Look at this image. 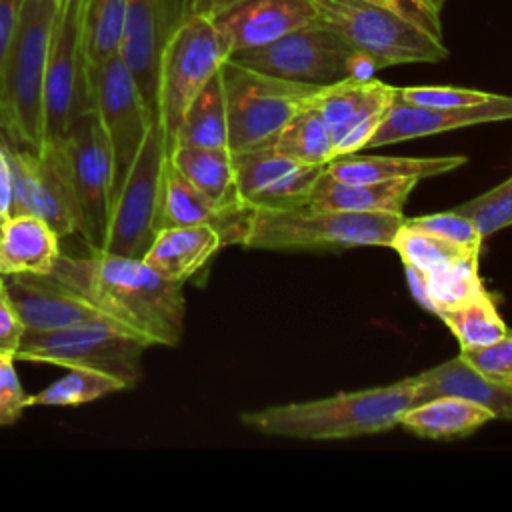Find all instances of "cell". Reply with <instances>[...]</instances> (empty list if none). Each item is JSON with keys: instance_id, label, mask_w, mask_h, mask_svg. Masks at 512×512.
I'll use <instances>...</instances> for the list:
<instances>
[{"instance_id": "obj_1", "label": "cell", "mask_w": 512, "mask_h": 512, "mask_svg": "<svg viewBox=\"0 0 512 512\" xmlns=\"http://www.w3.org/2000/svg\"><path fill=\"white\" fill-rule=\"evenodd\" d=\"M46 276L86 298L150 346H178L182 340L184 284L160 276L142 258L106 250H90L86 256L60 254Z\"/></svg>"}, {"instance_id": "obj_2", "label": "cell", "mask_w": 512, "mask_h": 512, "mask_svg": "<svg viewBox=\"0 0 512 512\" xmlns=\"http://www.w3.org/2000/svg\"><path fill=\"white\" fill-rule=\"evenodd\" d=\"M420 402L416 376L400 382L342 392L328 398L266 406L244 412L242 424L268 436L298 440H342L384 432L400 424L402 414Z\"/></svg>"}, {"instance_id": "obj_3", "label": "cell", "mask_w": 512, "mask_h": 512, "mask_svg": "<svg viewBox=\"0 0 512 512\" xmlns=\"http://www.w3.org/2000/svg\"><path fill=\"white\" fill-rule=\"evenodd\" d=\"M404 216L312 208L248 210L240 244L252 250L318 252L354 246H390Z\"/></svg>"}, {"instance_id": "obj_4", "label": "cell", "mask_w": 512, "mask_h": 512, "mask_svg": "<svg viewBox=\"0 0 512 512\" xmlns=\"http://www.w3.org/2000/svg\"><path fill=\"white\" fill-rule=\"evenodd\" d=\"M58 0H24L0 72V130L18 146L44 148V78Z\"/></svg>"}, {"instance_id": "obj_5", "label": "cell", "mask_w": 512, "mask_h": 512, "mask_svg": "<svg viewBox=\"0 0 512 512\" xmlns=\"http://www.w3.org/2000/svg\"><path fill=\"white\" fill-rule=\"evenodd\" d=\"M228 60L282 80L330 86L346 78H370L378 66L318 18L264 46L240 50Z\"/></svg>"}, {"instance_id": "obj_6", "label": "cell", "mask_w": 512, "mask_h": 512, "mask_svg": "<svg viewBox=\"0 0 512 512\" xmlns=\"http://www.w3.org/2000/svg\"><path fill=\"white\" fill-rule=\"evenodd\" d=\"M226 60V44L208 12L192 14L166 40L158 66L156 122L168 156L186 108Z\"/></svg>"}, {"instance_id": "obj_7", "label": "cell", "mask_w": 512, "mask_h": 512, "mask_svg": "<svg viewBox=\"0 0 512 512\" xmlns=\"http://www.w3.org/2000/svg\"><path fill=\"white\" fill-rule=\"evenodd\" d=\"M150 344L108 318H96L52 332L24 334L14 358L64 368H88L134 388L142 378V356Z\"/></svg>"}, {"instance_id": "obj_8", "label": "cell", "mask_w": 512, "mask_h": 512, "mask_svg": "<svg viewBox=\"0 0 512 512\" xmlns=\"http://www.w3.org/2000/svg\"><path fill=\"white\" fill-rule=\"evenodd\" d=\"M318 20L368 56L378 70L396 64L440 62L448 56L442 40L406 18L364 0H310Z\"/></svg>"}, {"instance_id": "obj_9", "label": "cell", "mask_w": 512, "mask_h": 512, "mask_svg": "<svg viewBox=\"0 0 512 512\" xmlns=\"http://www.w3.org/2000/svg\"><path fill=\"white\" fill-rule=\"evenodd\" d=\"M220 72L232 152L268 144L322 88L262 74L232 60H226Z\"/></svg>"}, {"instance_id": "obj_10", "label": "cell", "mask_w": 512, "mask_h": 512, "mask_svg": "<svg viewBox=\"0 0 512 512\" xmlns=\"http://www.w3.org/2000/svg\"><path fill=\"white\" fill-rule=\"evenodd\" d=\"M12 176V214L46 220L60 238L78 234V206L70 178L66 138L46 140L42 152L14 144L2 130Z\"/></svg>"}, {"instance_id": "obj_11", "label": "cell", "mask_w": 512, "mask_h": 512, "mask_svg": "<svg viewBox=\"0 0 512 512\" xmlns=\"http://www.w3.org/2000/svg\"><path fill=\"white\" fill-rule=\"evenodd\" d=\"M92 106L84 50V0H58L44 78V144L62 138Z\"/></svg>"}, {"instance_id": "obj_12", "label": "cell", "mask_w": 512, "mask_h": 512, "mask_svg": "<svg viewBox=\"0 0 512 512\" xmlns=\"http://www.w3.org/2000/svg\"><path fill=\"white\" fill-rule=\"evenodd\" d=\"M166 160L164 138L158 122H154L114 196L102 250L130 258L146 254L158 232Z\"/></svg>"}, {"instance_id": "obj_13", "label": "cell", "mask_w": 512, "mask_h": 512, "mask_svg": "<svg viewBox=\"0 0 512 512\" xmlns=\"http://www.w3.org/2000/svg\"><path fill=\"white\" fill-rule=\"evenodd\" d=\"M78 206V234L88 250H102L114 204L112 154L94 110L78 116L64 134Z\"/></svg>"}, {"instance_id": "obj_14", "label": "cell", "mask_w": 512, "mask_h": 512, "mask_svg": "<svg viewBox=\"0 0 512 512\" xmlns=\"http://www.w3.org/2000/svg\"><path fill=\"white\" fill-rule=\"evenodd\" d=\"M92 106L112 154V192L116 196L150 126L156 122L128 66L114 54L92 76Z\"/></svg>"}, {"instance_id": "obj_15", "label": "cell", "mask_w": 512, "mask_h": 512, "mask_svg": "<svg viewBox=\"0 0 512 512\" xmlns=\"http://www.w3.org/2000/svg\"><path fill=\"white\" fill-rule=\"evenodd\" d=\"M202 4L204 0H128L118 54L154 118L162 48L186 18L202 12Z\"/></svg>"}, {"instance_id": "obj_16", "label": "cell", "mask_w": 512, "mask_h": 512, "mask_svg": "<svg viewBox=\"0 0 512 512\" xmlns=\"http://www.w3.org/2000/svg\"><path fill=\"white\" fill-rule=\"evenodd\" d=\"M398 88L376 78H346L322 86L314 94V104L330 132L334 154H356L368 146L370 138L386 118L396 100Z\"/></svg>"}, {"instance_id": "obj_17", "label": "cell", "mask_w": 512, "mask_h": 512, "mask_svg": "<svg viewBox=\"0 0 512 512\" xmlns=\"http://www.w3.org/2000/svg\"><path fill=\"white\" fill-rule=\"evenodd\" d=\"M232 162L238 198L246 210H286L308 204L310 190L326 168L292 160L270 144L232 152Z\"/></svg>"}, {"instance_id": "obj_18", "label": "cell", "mask_w": 512, "mask_h": 512, "mask_svg": "<svg viewBox=\"0 0 512 512\" xmlns=\"http://www.w3.org/2000/svg\"><path fill=\"white\" fill-rule=\"evenodd\" d=\"M210 16L228 56L274 42L318 18L310 0H232Z\"/></svg>"}, {"instance_id": "obj_19", "label": "cell", "mask_w": 512, "mask_h": 512, "mask_svg": "<svg viewBox=\"0 0 512 512\" xmlns=\"http://www.w3.org/2000/svg\"><path fill=\"white\" fill-rule=\"evenodd\" d=\"M512 120V96L494 94L490 100L464 108H428L402 100L396 94L392 108L370 138L366 148L396 144L410 138L448 132L454 128Z\"/></svg>"}, {"instance_id": "obj_20", "label": "cell", "mask_w": 512, "mask_h": 512, "mask_svg": "<svg viewBox=\"0 0 512 512\" xmlns=\"http://www.w3.org/2000/svg\"><path fill=\"white\" fill-rule=\"evenodd\" d=\"M4 280L24 324V334L52 332L88 320L106 318L86 298L60 286L48 276H4Z\"/></svg>"}, {"instance_id": "obj_21", "label": "cell", "mask_w": 512, "mask_h": 512, "mask_svg": "<svg viewBox=\"0 0 512 512\" xmlns=\"http://www.w3.org/2000/svg\"><path fill=\"white\" fill-rule=\"evenodd\" d=\"M248 210L224 214L220 212L202 192H198L170 162L166 160L160 210H158V230L164 226H212L218 230L224 246L240 244L244 222Z\"/></svg>"}, {"instance_id": "obj_22", "label": "cell", "mask_w": 512, "mask_h": 512, "mask_svg": "<svg viewBox=\"0 0 512 512\" xmlns=\"http://www.w3.org/2000/svg\"><path fill=\"white\" fill-rule=\"evenodd\" d=\"M60 236L42 218L10 214L0 226V276H46L60 258Z\"/></svg>"}, {"instance_id": "obj_23", "label": "cell", "mask_w": 512, "mask_h": 512, "mask_svg": "<svg viewBox=\"0 0 512 512\" xmlns=\"http://www.w3.org/2000/svg\"><path fill=\"white\" fill-rule=\"evenodd\" d=\"M224 246L212 226H164L156 232L142 260L160 276L186 282Z\"/></svg>"}, {"instance_id": "obj_24", "label": "cell", "mask_w": 512, "mask_h": 512, "mask_svg": "<svg viewBox=\"0 0 512 512\" xmlns=\"http://www.w3.org/2000/svg\"><path fill=\"white\" fill-rule=\"evenodd\" d=\"M416 178H394L378 182H344L326 168L316 178L308 204L312 208L346 212H394L402 208L416 186Z\"/></svg>"}, {"instance_id": "obj_25", "label": "cell", "mask_w": 512, "mask_h": 512, "mask_svg": "<svg viewBox=\"0 0 512 512\" xmlns=\"http://www.w3.org/2000/svg\"><path fill=\"white\" fill-rule=\"evenodd\" d=\"M416 380L420 386V402L436 396H458L484 406L494 418L512 420V388L488 380L460 354L416 374Z\"/></svg>"}, {"instance_id": "obj_26", "label": "cell", "mask_w": 512, "mask_h": 512, "mask_svg": "<svg viewBox=\"0 0 512 512\" xmlns=\"http://www.w3.org/2000/svg\"><path fill=\"white\" fill-rule=\"evenodd\" d=\"M168 158L220 212L234 214L246 210L238 198L230 148L176 146Z\"/></svg>"}, {"instance_id": "obj_27", "label": "cell", "mask_w": 512, "mask_h": 512, "mask_svg": "<svg viewBox=\"0 0 512 512\" xmlns=\"http://www.w3.org/2000/svg\"><path fill=\"white\" fill-rule=\"evenodd\" d=\"M490 420H494L492 412L476 402L458 396H436L408 408L400 424L420 438L456 440L474 434Z\"/></svg>"}, {"instance_id": "obj_28", "label": "cell", "mask_w": 512, "mask_h": 512, "mask_svg": "<svg viewBox=\"0 0 512 512\" xmlns=\"http://www.w3.org/2000/svg\"><path fill=\"white\" fill-rule=\"evenodd\" d=\"M466 162V156H356L344 154L326 164V170L344 182H378L394 178H432Z\"/></svg>"}, {"instance_id": "obj_29", "label": "cell", "mask_w": 512, "mask_h": 512, "mask_svg": "<svg viewBox=\"0 0 512 512\" xmlns=\"http://www.w3.org/2000/svg\"><path fill=\"white\" fill-rule=\"evenodd\" d=\"M176 146L228 148V120L222 72L218 70L186 108L176 130Z\"/></svg>"}, {"instance_id": "obj_30", "label": "cell", "mask_w": 512, "mask_h": 512, "mask_svg": "<svg viewBox=\"0 0 512 512\" xmlns=\"http://www.w3.org/2000/svg\"><path fill=\"white\" fill-rule=\"evenodd\" d=\"M268 144L276 152L304 164L326 166L336 158L330 132L314 98L302 106Z\"/></svg>"}, {"instance_id": "obj_31", "label": "cell", "mask_w": 512, "mask_h": 512, "mask_svg": "<svg viewBox=\"0 0 512 512\" xmlns=\"http://www.w3.org/2000/svg\"><path fill=\"white\" fill-rule=\"evenodd\" d=\"M128 0H84V50L92 76L114 54L120 52Z\"/></svg>"}, {"instance_id": "obj_32", "label": "cell", "mask_w": 512, "mask_h": 512, "mask_svg": "<svg viewBox=\"0 0 512 512\" xmlns=\"http://www.w3.org/2000/svg\"><path fill=\"white\" fill-rule=\"evenodd\" d=\"M122 390H128L126 384L114 376L88 368H68L62 378L36 394H28L26 406H80Z\"/></svg>"}, {"instance_id": "obj_33", "label": "cell", "mask_w": 512, "mask_h": 512, "mask_svg": "<svg viewBox=\"0 0 512 512\" xmlns=\"http://www.w3.org/2000/svg\"><path fill=\"white\" fill-rule=\"evenodd\" d=\"M438 318L452 330L460 350L486 346L510 332L488 294L458 308L444 310Z\"/></svg>"}, {"instance_id": "obj_34", "label": "cell", "mask_w": 512, "mask_h": 512, "mask_svg": "<svg viewBox=\"0 0 512 512\" xmlns=\"http://www.w3.org/2000/svg\"><path fill=\"white\" fill-rule=\"evenodd\" d=\"M432 314L458 308L466 302L486 296V288L478 276V258L460 260L426 272Z\"/></svg>"}, {"instance_id": "obj_35", "label": "cell", "mask_w": 512, "mask_h": 512, "mask_svg": "<svg viewBox=\"0 0 512 512\" xmlns=\"http://www.w3.org/2000/svg\"><path fill=\"white\" fill-rule=\"evenodd\" d=\"M390 248L402 258L404 264L416 266L424 272L468 260V258H478L476 252L464 250L448 240H442L434 234L414 230L402 224V228L396 232Z\"/></svg>"}, {"instance_id": "obj_36", "label": "cell", "mask_w": 512, "mask_h": 512, "mask_svg": "<svg viewBox=\"0 0 512 512\" xmlns=\"http://www.w3.org/2000/svg\"><path fill=\"white\" fill-rule=\"evenodd\" d=\"M472 220L482 238L512 224V178L496 188L452 208Z\"/></svg>"}, {"instance_id": "obj_37", "label": "cell", "mask_w": 512, "mask_h": 512, "mask_svg": "<svg viewBox=\"0 0 512 512\" xmlns=\"http://www.w3.org/2000/svg\"><path fill=\"white\" fill-rule=\"evenodd\" d=\"M404 226L422 230L428 234H434L442 240H448L464 250L470 252H480L482 246V236L472 224L470 218L458 214L456 210L450 212H438V214H428V216H418V218H404Z\"/></svg>"}, {"instance_id": "obj_38", "label": "cell", "mask_w": 512, "mask_h": 512, "mask_svg": "<svg viewBox=\"0 0 512 512\" xmlns=\"http://www.w3.org/2000/svg\"><path fill=\"white\" fill-rule=\"evenodd\" d=\"M460 356L488 380L512 388V332L486 346L464 348Z\"/></svg>"}, {"instance_id": "obj_39", "label": "cell", "mask_w": 512, "mask_h": 512, "mask_svg": "<svg viewBox=\"0 0 512 512\" xmlns=\"http://www.w3.org/2000/svg\"><path fill=\"white\" fill-rule=\"evenodd\" d=\"M398 96L416 106L464 108V106L482 104L490 100L494 94L472 90V88H456V86H406V88H398Z\"/></svg>"}, {"instance_id": "obj_40", "label": "cell", "mask_w": 512, "mask_h": 512, "mask_svg": "<svg viewBox=\"0 0 512 512\" xmlns=\"http://www.w3.org/2000/svg\"><path fill=\"white\" fill-rule=\"evenodd\" d=\"M12 354H0V428L20 420L28 394L24 392Z\"/></svg>"}, {"instance_id": "obj_41", "label": "cell", "mask_w": 512, "mask_h": 512, "mask_svg": "<svg viewBox=\"0 0 512 512\" xmlns=\"http://www.w3.org/2000/svg\"><path fill=\"white\" fill-rule=\"evenodd\" d=\"M384 10H390L408 22L416 24L430 36L442 40V24H440V6L434 0H364Z\"/></svg>"}, {"instance_id": "obj_42", "label": "cell", "mask_w": 512, "mask_h": 512, "mask_svg": "<svg viewBox=\"0 0 512 512\" xmlns=\"http://www.w3.org/2000/svg\"><path fill=\"white\" fill-rule=\"evenodd\" d=\"M22 338H24V324L8 294L6 280L4 276H0V354L14 356Z\"/></svg>"}, {"instance_id": "obj_43", "label": "cell", "mask_w": 512, "mask_h": 512, "mask_svg": "<svg viewBox=\"0 0 512 512\" xmlns=\"http://www.w3.org/2000/svg\"><path fill=\"white\" fill-rule=\"evenodd\" d=\"M22 4L24 0H0V72H2L10 38L14 34V28L22 12Z\"/></svg>"}, {"instance_id": "obj_44", "label": "cell", "mask_w": 512, "mask_h": 512, "mask_svg": "<svg viewBox=\"0 0 512 512\" xmlns=\"http://www.w3.org/2000/svg\"><path fill=\"white\" fill-rule=\"evenodd\" d=\"M404 274H406V280H408V286H410V292L414 296V300L428 312H432V300H430V292H428V280H426V272L416 268V266H410V264H404Z\"/></svg>"}, {"instance_id": "obj_45", "label": "cell", "mask_w": 512, "mask_h": 512, "mask_svg": "<svg viewBox=\"0 0 512 512\" xmlns=\"http://www.w3.org/2000/svg\"><path fill=\"white\" fill-rule=\"evenodd\" d=\"M12 214V176L6 158V150L0 142V226Z\"/></svg>"}, {"instance_id": "obj_46", "label": "cell", "mask_w": 512, "mask_h": 512, "mask_svg": "<svg viewBox=\"0 0 512 512\" xmlns=\"http://www.w3.org/2000/svg\"><path fill=\"white\" fill-rule=\"evenodd\" d=\"M434 2H436L438 6H442V2H444V0H434Z\"/></svg>"}]
</instances>
